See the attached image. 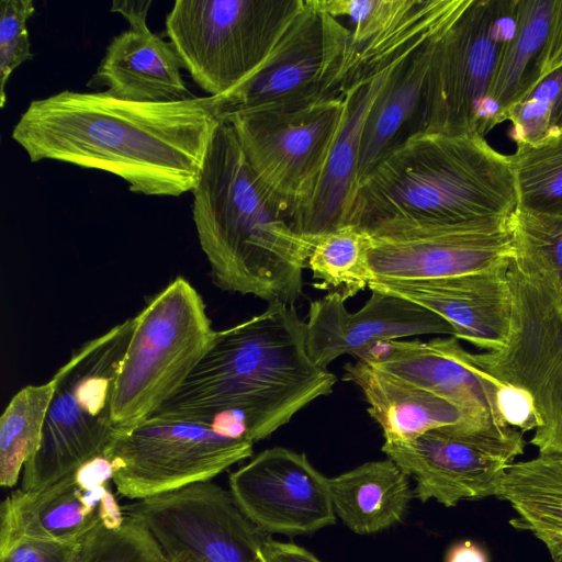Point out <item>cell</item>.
Here are the masks:
<instances>
[{
  "mask_svg": "<svg viewBox=\"0 0 562 562\" xmlns=\"http://www.w3.org/2000/svg\"><path fill=\"white\" fill-rule=\"evenodd\" d=\"M221 123L218 97L136 102L64 90L31 101L12 138L32 162L98 169L125 180L132 192L178 196L196 187Z\"/></svg>",
  "mask_w": 562,
  "mask_h": 562,
  "instance_id": "6da1fadb",
  "label": "cell"
},
{
  "mask_svg": "<svg viewBox=\"0 0 562 562\" xmlns=\"http://www.w3.org/2000/svg\"><path fill=\"white\" fill-rule=\"evenodd\" d=\"M336 381L311 359L305 322L294 305L269 303L261 313L217 330L182 386L154 415L254 443L329 395Z\"/></svg>",
  "mask_w": 562,
  "mask_h": 562,
  "instance_id": "7a4b0ae2",
  "label": "cell"
},
{
  "mask_svg": "<svg viewBox=\"0 0 562 562\" xmlns=\"http://www.w3.org/2000/svg\"><path fill=\"white\" fill-rule=\"evenodd\" d=\"M192 193L199 243L216 286L294 305L313 236L300 233L260 183L231 123L215 130Z\"/></svg>",
  "mask_w": 562,
  "mask_h": 562,
  "instance_id": "3957f363",
  "label": "cell"
},
{
  "mask_svg": "<svg viewBox=\"0 0 562 562\" xmlns=\"http://www.w3.org/2000/svg\"><path fill=\"white\" fill-rule=\"evenodd\" d=\"M516 210L510 155L476 133L419 132L358 183L347 224L499 222Z\"/></svg>",
  "mask_w": 562,
  "mask_h": 562,
  "instance_id": "277c9868",
  "label": "cell"
},
{
  "mask_svg": "<svg viewBox=\"0 0 562 562\" xmlns=\"http://www.w3.org/2000/svg\"><path fill=\"white\" fill-rule=\"evenodd\" d=\"M134 318L85 342L54 374L55 392L21 488L40 490L103 454L114 430L113 395Z\"/></svg>",
  "mask_w": 562,
  "mask_h": 562,
  "instance_id": "5b68a950",
  "label": "cell"
},
{
  "mask_svg": "<svg viewBox=\"0 0 562 562\" xmlns=\"http://www.w3.org/2000/svg\"><path fill=\"white\" fill-rule=\"evenodd\" d=\"M113 395L114 428L154 415L189 378L212 346V327L195 288L178 277L133 317Z\"/></svg>",
  "mask_w": 562,
  "mask_h": 562,
  "instance_id": "8992f818",
  "label": "cell"
},
{
  "mask_svg": "<svg viewBox=\"0 0 562 562\" xmlns=\"http://www.w3.org/2000/svg\"><path fill=\"white\" fill-rule=\"evenodd\" d=\"M304 7V0H177L166 34L195 83L223 97L265 64Z\"/></svg>",
  "mask_w": 562,
  "mask_h": 562,
  "instance_id": "52a82bcc",
  "label": "cell"
},
{
  "mask_svg": "<svg viewBox=\"0 0 562 562\" xmlns=\"http://www.w3.org/2000/svg\"><path fill=\"white\" fill-rule=\"evenodd\" d=\"M508 280V340L471 359L487 376L529 395L537 419L530 443L538 453L562 452V292L544 272L515 257Z\"/></svg>",
  "mask_w": 562,
  "mask_h": 562,
  "instance_id": "ba28073f",
  "label": "cell"
},
{
  "mask_svg": "<svg viewBox=\"0 0 562 562\" xmlns=\"http://www.w3.org/2000/svg\"><path fill=\"white\" fill-rule=\"evenodd\" d=\"M518 0H470L441 33L425 92L422 132L483 136L487 94L516 26Z\"/></svg>",
  "mask_w": 562,
  "mask_h": 562,
  "instance_id": "9c48e42d",
  "label": "cell"
},
{
  "mask_svg": "<svg viewBox=\"0 0 562 562\" xmlns=\"http://www.w3.org/2000/svg\"><path fill=\"white\" fill-rule=\"evenodd\" d=\"M345 110L344 93L295 109L239 113L225 121L234 127L258 180L295 228L319 184Z\"/></svg>",
  "mask_w": 562,
  "mask_h": 562,
  "instance_id": "30bf717a",
  "label": "cell"
},
{
  "mask_svg": "<svg viewBox=\"0 0 562 562\" xmlns=\"http://www.w3.org/2000/svg\"><path fill=\"white\" fill-rule=\"evenodd\" d=\"M252 442L209 426L153 415L114 428L103 456L117 493L132 501L211 481L252 454Z\"/></svg>",
  "mask_w": 562,
  "mask_h": 562,
  "instance_id": "8fae6325",
  "label": "cell"
},
{
  "mask_svg": "<svg viewBox=\"0 0 562 562\" xmlns=\"http://www.w3.org/2000/svg\"><path fill=\"white\" fill-rule=\"evenodd\" d=\"M305 7L265 64L221 101V120L258 110H289L342 95L350 31L329 14Z\"/></svg>",
  "mask_w": 562,
  "mask_h": 562,
  "instance_id": "7c38bea8",
  "label": "cell"
},
{
  "mask_svg": "<svg viewBox=\"0 0 562 562\" xmlns=\"http://www.w3.org/2000/svg\"><path fill=\"white\" fill-rule=\"evenodd\" d=\"M395 378L425 389L454 404L463 423L450 430L504 449L524 453L521 431L508 426L497 406L501 382L487 376L458 338L378 341L355 356Z\"/></svg>",
  "mask_w": 562,
  "mask_h": 562,
  "instance_id": "4fadbf2b",
  "label": "cell"
},
{
  "mask_svg": "<svg viewBox=\"0 0 562 562\" xmlns=\"http://www.w3.org/2000/svg\"><path fill=\"white\" fill-rule=\"evenodd\" d=\"M510 222L376 224L367 228L372 237L373 280L441 279L510 261L515 257Z\"/></svg>",
  "mask_w": 562,
  "mask_h": 562,
  "instance_id": "5bb4252c",
  "label": "cell"
},
{
  "mask_svg": "<svg viewBox=\"0 0 562 562\" xmlns=\"http://www.w3.org/2000/svg\"><path fill=\"white\" fill-rule=\"evenodd\" d=\"M142 520L167 557L186 554L194 562H260L268 536L239 509L229 491L198 482L122 506Z\"/></svg>",
  "mask_w": 562,
  "mask_h": 562,
  "instance_id": "9a60e30c",
  "label": "cell"
},
{
  "mask_svg": "<svg viewBox=\"0 0 562 562\" xmlns=\"http://www.w3.org/2000/svg\"><path fill=\"white\" fill-rule=\"evenodd\" d=\"M228 484L241 513L267 535H308L336 522L329 477L305 453L266 449L234 471Z\"/></svg>",
  "mask_w": 562,
  "mask_h": 562,
  "instance_id": "2e32d148",
  "label": "cell"
},
{
  "mask_svg": "<svg viewBox=\"0 0 562 562\" xmlns=\"http://www.w3.org/2000/svg\"><path fill=\"white\" fill-rule=\"evenodd\" d=\"M382 451L416 482L414 497L453 507L464 499L494 496L513 453L448 428L408 442H384Z\"/></svg>",
  "mask_w": 562,
  "mask_h": 562,
  "instance_id": "e0dca14e",
  "label": "cell"
},
{
  "mask_svg": "<svg viewBox=\"0 0 562 562\" xmlns=\"http://www.w3.org/2000/svg\"><path fill=\"white\" fill-rule=\"evenodd\" d=\"M366 304L349 312L337 292L310 303L305 322L306 349L321 368L348 353L356 356L378 341L420 335L453 336L439 315L400 296L371 291Z\"/></svg>",
  "mask_w": 562,
  "mask_h": 562,
  "instance_id": "ac0fdd59",
  "label": "cell"
},
{
  "mask_svg": "<svg viewBox=\"0 0 562 562\" xmlns=\"http://www.w3.org/2000/svg\"><path fill=\"white\" fill-rule=\"evenodd\" d=\"M512 261V260H510ZM506 261L479 272L422 281H378L380 291L416 303L443 318L453 336L485 351L502 349L513 322V293Z\"/></svg>",
  "mask_w": 562,
  "mask_h": 562,
  "instance_id": "d6986e66",
  "label": "cell"
},
{
  "mask_svg": "<svg viewBox=\"0 0 562 562\" xmlns=\"http://www.w3.org/2000/svg\"><path fill=\"white\" fill-rule=\"evenodd\" d=\"M409 54L345 89L342 124L316 192L297 223L300 233L314 236L347 224L358 184L361 138L367 116L395 67Z\"/></svg>",
  "mask_w": 562,
  "mask_h": 562,
  "instance_id": "ffe728a7",
  "label": "cell"
},
{
  "mask_svg": "<svg viewBox=\"0 0 562 562\" xmlns=\"http://www.w3.org/2000/svg\"><path fill=\"white\" fill-rule=\"evenodd\" d=\"M181 59L170 42L149 27L128 29L110 42L89 87H106L119 99L176 102L193 97L181 76Z\"/></svg>",
  "mask_w": 562,
  "mask_h": 562,
  "instance_id": "44dd1931",
  "label": "cell"
},
{
  "mask_svg": "<svg viewBox=\"0 0 562 562\" xmlns=\"http://www.w3.org/2000/svg\"><path fill=\"white\" fill-rule=\"evenodd\" d=\"M443 31L424 42L395 67L372 105L362 132L358 183L384 156L422 132L427 80L436 44Z\"/></svg>",
  "mask_w": 562,
  "mask_h": 562,
  "instance_id": "7402d4cb",
  "label": "cell"
},
{
  "mask_svg": "<svg viewBox=\"0 0 562 562\" xmlns=\"http://www.w3.org/2000/svg\"><path fill=\"white\" fill-rule=\"evenodd\" d=\"M100 521L75 472L40 490H15L0 506V553L23 540L74 543Z\"/></svg>",
  "mask_w": 562,
  "mask_h": 562,
  "instance_id": "603a6c76",
  "label": "cell"
},
{
  "mask_svg": "<svg viewBox=\"0 0 562 562\" xmlns=\"http://www.w3.org/2000/svg\"><path fill=\"white\" fill-rule=\"evenodd\" d=\"M342 379L357 385L368 413L381 427L384 442H408L425 432L463 423L451 402L356 359L344 368Z\"/></svg>",
  "mask_w": 562,
  "mask_h": 562,
  "instance_id": "cb8c5ba5",
  "label": "cell"
},
{
  "mask_svg": "<svg viewBox=\"0 0 562 562\" xmlns=\"http://www.w3.org/2000/svg\"><path fill=\"white\" fill-rule=\"evenodd\" d=\"M329 493L337 518L358 535L400 522L414 497L408 476L389 458L330 477Z\"/></svg>",
  "mask_w": 562,
  "mask_h": 562,
  "instance_id": "d4e9b609",
  "label": "cell"
},
{
  "mask_svg": "<svg viewBox=\"0 0 562 562\" xmlns=\"http://www.w3.org/2000/svg\"><path fill=\"white\" fill-rule=\"evenodd\" d=\"M494 496L516 513L510 520L515 528L531 532L553 562H562V452L538 453L514 462Z\"/></svg>",
  "mask_w": 562,
  "mask_h": 562,
  "instance_id": "484cf974",
  "label": "cell"
},
{
  "mask_svg": "<svg viewBox=\"0 0 562 562\" xmlns=\"http://www.w3.org/2000/svg\"><path fill=\"white\" fill-rule=\"evenodd\" d=\"M555 0H518L516 26L504 46L487 94L483 136L503 123L507 108L530 86Z\"/></svg>",
  "mask_w": 562,
  "mask_h": 562,
  "instance_id": "4316f807",
  "label": "cell"
},
{
  "mask_svg": "<svg viewBox=\"0 0 562 562\" xmlns=\"http://www.w3.org/2000/svg\"><path fill=\"white\" fill-rule=\"evenodd\" d=\"M372 237L355 224H345L313 236L307 267L319 280L317 289L340 293L346 300L369 288Z\"/></svg>",
  "mask_w": 562,
  "mask_h": 562,
  "instance_id": "83f0119b",
  "label": "cell"
},
{
  "mask_svg": "<svg viewBox=\"0 0 562 562\" xmlns=\"http://www.w3.org/2000/svg\"><path fill=\"white\" fill-rule=\"evenodd\" d=\"M56 379L24 386L9 402L0 417V484L12 487L24 465L37 451Z\"/></svg>",
  "mask_w": 562,
  "mask_h": 562,
  "instance_id": "f1b7e54d",
  "label": "cell"
},
{
  "mask_svg": "<svg viewBox=\"0 0 562 562\" xmlns=\"http://www.w3.org/2000/svg\"><path fill=\"white\" fill-rule=\"evenodd\" d=\"M517 209L562 214V132L510 155Z\"/></svg>",
  "mask_w": 562,
  "mask_h": 562,
  "instance_id": "f546056e",
  "label": "cell"
},
{
  "mask_svg": "<svg viewBox=\"0 0 562 562\" xmlns=\"http://www.w3.org/2000/svg\"><path fill=\"white\" fill-rule=\"evenodd\" d=\"M509 136L516 145H530L562 132V67L524 91L505 111Z\"/></svg>",
  "mask_w": 562,
  "mask_h": 562,
  "instance_id": "4dcf8cb0",
  "label": "cell"
},
{
  "mask_svg": "<svg viewBox=\"0 0 562 562\" xmlns=\"http://www.w3.org/2000/svg\"><path fill=\"white\" fill-rule=\"evenodd\" d=\"M78 562H168V557L142 520L125 516L117 528L99 521L80 541Z\"/></svg>",
  "mask_w": 562,
  "mask_h": 562,
  "instance_id": "1f68e13d",
  "label": "cell"
},
{
  "mask_svg": "<svg viewBox=\"0 0 562 562\" xmlns=\"http://www.w3.org/2000/svg\"><path fill=\"white\" fill-rule=\"evenodd\" d=\"M425 0H306L307 4L349 23L350 43L363 44L390 33L411 19Z\"/></svg>",
  "mask_w": 562,
  "mask_h": 562,
  "instance_id": "d6a6232c",
  "label": "cell"
},
{
  "mask_svg": "<svg viewBox=\"0 0 562 562\" xmlns=\"http://www.w3.org/2000/svg\"><path fill=\"white\" fill-rule=\"evenodd\" d=\"M510 226L515 258L544 272L562 292V214L517 209Z\"/></svg>",
  "mask_w": 562,
  "mask_h": 562,
  "instance_id": "836d02e7",
  "label": "cell"
},
{
  "mask_svg": "<svg viewBox=\"0 0 562 562\" xmlns=\"http://www.w3.org/2000/svg\"><path fill=\"white\" fill-rule=\"evenodd\" d=\"M35 12L32 0L0 1V106L5 104V86L12 72L32 59L27 21Z\"/></svg>",
  "mask_w": 562,
  "mask_h": 562,
  "instance_id": "e575fe53",
  "label": "cell"
},
{
  "mask_svg": "<svg viewBox=\"0 0 562 562\" xmlns=\"http://www.w3.org/2000/svg\"><path fill=\"white\" fill-rule=\"evenodd\" d=\"M79 546L23 540L0 553V562H78Z\"/></svg>",
  "mask_w": 562,
  "mask_h": 562,
  "instance_id": "d590c367",
  "label": "cell"
},
{
  "mask_svg": "<svg viewBox=\"0 0 562 562\" xmlns=\"http://www.w3.org/2000/svg\"><path fill=\"white\" fill-rule=\"evenodd\" d=\"M497 406L508 426L521 432L536 429L537 419L531 398L521 389L502 383L497 392Z\"/></svg>",
  "mask_w": 562,
  "mask_h": 562,
  "instance_id": "8d00e7d4",
  "label": "cell"
},
{
  "mask_svg": "<svg viewBox=\"0 0 562 562\" xmlns=\"http://www.w3.org/2000/svg\"><path fill=\"white\" fill-rule=\"evenodd\" d=\"M562 67V0L554 1L544 44L535 61L532 82L526 90L547 75ZM525 90V91H526Z\"/></svg>",
  "mask_w": 562,
  "mask_h": 562,
  "instance_id": "74e56055",
  "label": "cell"
},
{
  "mask_svg": "<svg viewBox=\"0 0 562 562\" xmlns=\"http://www.w3.org/2000/svg\"><path fill=\"white\" fill-rule=\"evenodd\" d=\"M259 557L260 562H323L305 548L274 540L269 535L262 541Z\"/></svg>",
  "mask_w": 562,
  "mask_h": 562,
  "instance_id": "f35d334b",
  "label": "cell"
},
{
  "mask_svg": "<svg viewBox=\"0 0 562 562\" xmlns=\"http://www.w3.org/2000/svg\"><path fill=\"white\" fill-rule=\"evenodd\" d=\"M112 475L111 462L103 454L89 460L75 471L76 481L82 491L106 485Z\"/></svg>",
  "mask_w": 562,
  "mask_h": 562,
  "instance_id": "ab89813d",
  "label": "cell"
},
{
  "mask_svg": "<svg viewBox=\"0 0 562 562\" xmlns=\"http://www.w3.org/2000/svg\"><path fill=\"white\" fill-rule=\"evenodd\" d=\"M151 0L113 1L111 11L120 13L130 23V29L142 30L148 27L147 14Z\"/></svg>",
  "mask_w": 562,
  "mask_h": 562,
  "instance_id": "60d3db41",
  "label": "cell"
},
{
  "mask_svg": "<svg viewBox=\"0 0 562 562\" xmlns=\"http://www.w3.org/2000/svg\"><path fill=\"white\" fill-rule=\"evenodd\" d=\"M445 562H490V557L482 546L465 540L449 548Z\"/></svg>",
  "mask_w": 562,
  "mask_h": 562,
  "instance_id": "b9f144b4",
  "label": "cell"
},
{
  "mask_svg": "<svg viewBox=\"0 0 562 562\" xmlns=\"http://www.w3.org/2000/svg\"><path fill=\"white\" fill-rule=\"evenodd\" d=\"M98 516L100 521L108 528H117L125 519L122 507L117 504L109 488H106L98 505Z\"/></svg>",
  "mask_w": 562,
  "mask_h": 562,
  "instance_id": "7bdbcfd3",
  "label": "cell"
},
{
  "mask_svg": "<svg viewBox=\"0 0 562 562\" xmlns=\"http://www.w3.org/2000/svg\"><path fill=\"white\" fill-rule=\"evenodd\" d=\"M168 562H194V561L186 554H175V555L168 557Z\"/></svg>",
  "mask_w": 562,
  "mask_h": 562,
  "instance_id": "ee69618b",
  "label": "cell"
}]
</instances>
